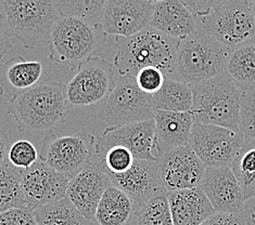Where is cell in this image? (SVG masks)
<instances>
[{
    "mask_svg": "<svg viewBox=\"0 0 255 225\" xmlns=\"http://www.w3.org/2000/svg\"><path fill=\"white\" fill-rule=\"evenodd\" d=\"M107 36L100 22L61 16L48 40L49 60L57 64L78 68L106 49Z\"/></svg>",
    "mask_w": 255,
    "mask_h": 225,
    "instance_id": "cell-3",
    "label": "cell"
},
{
    "mask_svg": "<svg viewBox=\"0 0 255 225\" xmlns=\"http://www.w3.org/2000/svg\"><path fill=\"white\" fill-rule=\"evenodd\" d=\"M154 1L109 0L105 3L100 24L107 35L130 37L150 26Z\"/></svg>",
    "mask_w": 255,
    "mask_h": 225,
    "instance_id": "cell-14",
    "label": "cell"
},
{
    "mask_svg": "<svg viewBox=\"0 0 255 225\" xmlns=\"http://www.w3.org/2000/svg\"><path fill=\"white\" fill-rule=\"evenodd\" d=\"M177 46L178 40L149 26L130 37L114 38L117 54L113 64L120 76L136 77L142 69L156 68L165 77L177 79L175 72Z\"/></svg>",
    "mask_w": 255,
    "mask_h": 225,
    "instance_id": "cell-1",
    "label": "cell"
},
{
    "mask_svg": "<svg viewBox=\"0 0 255 225\" xmlns=\"http://www.w3.org/2000/svg\"><path fill=\"white\" fill-rule=\"evenodd\" d=\"M233 172L241 187L245 202L255 197V140L245 141L232 166Z\"/></svg>",
    "mask_w": 255,
    "mask_h": 225,
    "instance_id": "cell-27",
    "label": "cell"
},
{
    "mask_svg": "<svg viewBox=\"0 0 255 225\" xmlns=\"http://www.w3.org/2000/svg\"><path fill=\"white\" fill-rule=\"evenodd\" d=\"M21 171L9 162L0 166V214L25 207L22 192Z\"/></svg>",
    "mask_w": 255,
    "mask_h": 225,
    "instance_id": "cell-28",
    "label": "cell"
},
{
    "mask_svg": "<svg viewBox=\"0 0 255 225\" xmlns=\"http://www.w3.org/2000/svg\"><path fill=\"white\" fill-rule=\"evenodd\" d=\"M244 145L241 131L204 124L192 127L189 147L206 168L230 167Z\"/></svg>",
    "mask_w": 255,
    "mask_h": 225,
    "instance_id": "cell-10",
    "label": "cell"
},
{
    "mask_svg": "<svg viewBox=\"0 0 255 225\" xmlns=\"http://www.w3.org/2000/svg\"><path fill=\"white\" fill-rule=\"evenodd\" d=\"M99 161L103 162L105 170L113 174L124 173L131 168L135 157L131 151L122 147H113L109 149Z\"/></svg>",
    "mask_w": 255,
    "mask_h": 225,
    "instance_id": "cell-33",
    "label": "cell"
},
{
    "mask_svg": "<svg viewBox=\"0 0 255 225\" xmlns=\"http://www.w3.org/2000/svg\"><path fill=\"white\" fill-rule=\"evenodd\" d=\"M3 89H2V87L0 86V114H1V96H2V94H3Z\"/></svg>",
    "mask_w": 255,
    "mask_h": 225,
    "instance_id": "cell-40",
    "label": "cell"
},
{
    "mask_svg": "<svg viewBox=\"0 0 255 225\" xmlns=\"http://www.w3.org/2000/svg\"><path fill=\"white\" fill-rule=\"evenodd\" d=\"M227 53L228 48L202 29H197L187 38L178 41L175 63L176 78L192 86L223 74Z\"/></svg>",
    "mask_w": 255,
    "mask_h": 225,
    "instance_id": "cell-6",
    "label": "cell"
},
{
    "mask_svg": "<svg viewBox=\"0 0 255 225\" xmlns=\"http://www.w3.org/2000/svg\"><path fill=\"white\" fill-rule=\"evenodd\" d=\"M156 111L191 112L192 91L191 86L178 79L165 78L159 92L152 95Z\"/></svg>",
    "mask_w": 255,
    "mask_h": 225,
    "instance_id": "cell-25",
    "label": "cell"
},
{
    "mask_svg": "<svg viewBox=\"0 0 255 225\" xmlns=\"http://www.w3.org/2000/svg\"><path fill=\"white\" fill-rule=\"evenodd\" d=\"M138 204L120 188H107L97 207L95 225H130L137 217Z\"/></svg>",
    "mask_w": 255,
    "mask_h": 225,
    "instance_id": "cell-23",
    "label": "cell"
},
{
    "mask_svg": "<svg viewBox=\"0 0 255 225\" xmlns=\"http://www.w3.org/2000/svg\"><path fill=\"white\" fill-rule=\"evenodd\" d=\"M11 48L12 45L10 41V37L7 33V29H5L2 15L0 13V60H2L4 58V56L9 52Z\"/></svg>",
    "mask_w": 255,
    "mask_h": 225,
    "instance_id": "cell-37",
    "label": "cell"
},
{
    "mask_svg": "<svg viewBox=\"0 0 255 225\" xmlns=\"http://www.w3.org/2000/svg\"><path fill=\"white\" fill-rule=\"evenodd\" d=\"M248 4L249 7H250L251 11L253 12L254 17H255V0H248Z\"/></svg>",
    "mask_w": 255,
    "mask_h": 225,
    "instance_id": "cell-39",
    "label": "cell"
},
{
    "mask_svg": "<svg viewBox=\"0 0 255 225\" xmlns=\"http://www.w3.org/2000/svg\"><path fill=\"white\" fill-rule=\"evenodd\" d=\"M167 200L174 225H202L216 214L199 187L167 192Z\"/></svg>",
    "mask_w": 255,
    "mask_h": 225,
    "instance_id": "cell-20",
    "label": "cell"
},
{
    "mask_svg": "<svg viewBox=\"0 0 255 225\" xmlns=\"http://www.w3.org/2000/svg\"><path fill=\"white\" fill-rule=\"evenodd\" d=\"M39 160L37 149L28 140H19L10 145L8 150V162L14 168L26 170Z\"/></svg>",
    "mask_w": 255,
    "mask_h": 225,
    "instance_id": "cell-31",
    "label": "cell"
},
{
    "mask_svg": "<svg viewBox=\"0 0 255 225\" xmlns=\"http://www.w3.org/2000/svg\"><path fill=\"white\" fill-rule=\"evenodd\" d=\"M202 225H255V214L251 209H244L235 214L216 212Z\"/></svg>",
    "mask_w": 255,
    "mask_h": 225,
    "instance_id": "cell-35",
    "label": "cell"
},
{
    "mask_svg": "<svg viewBox=\"0 0 255 225\" xmlns=\"http://www.w3.org/2000/svg\"><path fill=\"white\" fill-rule=\"evenodd\" d=\"M154 121L159 154L175 148L189 145L191 130L194 125L191 113L156 111Z\"/></svg>",
    "mask_w": 255,
    "mask_h": 225,
    "instance_id": "cell-21",
    "label": "cell"
},
{
    "mask_svg": "<svg viewBox=\"0 0 255 225\" xmlns=\"http://www.w3.org/2000/svg\"><path fill=\"white\" fill-rule=\"evenodd\" d=\"M199 188L216 212L235 214L245 209L244 194L230 167L206 168Z\"/></svg>",
    "mask_w": 255,
    "mask_h": 225,
    "instance_id": "cell-17",
    "label": "cell"
},
{
    "mask_svg": "<svg viewBox=\"0 0 255 225\" xmlns=\"http://www.w3.org/2000/svg\"><path fill=\"white\" fill-rule=\"evenodd\" d=\"M68 106L66 86L47 80L11 98L7 112L19 131L42 132L65 123Z\"/></svg>",
    "mask_w": 255,
    "mask_h": 225,
    "instance_id": "cell-2",
    "label": "cell"
},
{
    "mask_svg": "<svg viewBox=\"0 0 255 225\" xmlns=\"http://www.w3.org/2000/svg\"><path fill=\"white\" fill-rule=\"evenodd\" d=\"M156 166L161 185L166 192L198 188L206 169L189 145L160 153Z\"/></svg>",
    "mask_w": 255,
    "mask_h": 225,
    "instance_id": "cell-13",
    "label": "cell"
},
{
    "mask_svg": "<svg viewBox=\"0 0 255 225\" xmlns=\"http://www.w3.org/2000/svg\"><path fill=\"white\" fill-rule=\"evenodd\" d=\"M113 147H122L130 150L135 159L156 161L159 151L154 119L107 128L101 137L97 138L96 156L98 161Z\"/></svg>",
    "mask_w": 255,
    "mask_h": 225,
    "instance_id": "cell-12",
    "label": "cell"
},
{
    "mask_svg": "<svg viewBox=\"0 0 255 225\" xmlns=\"http://www.w3.org/2000/svg\"><path fill=\"white\" fill-rule=\"evenodd\" d=\"M34 217L37 225H95L66 196L35 209Z\"/></svg>",
    "mask_w": 255,
    "mask_h": 225,
    "instance_id": "cell-26",
    "label": "cell"
},
{
    "mask_svg": "<svg viewBox=\"0 0 255 225\" xmlns=\"http://www.w3.org/2000/svg\"><path fill=\"white\" fill-rule=\"evenodd\" d=\"M58 9L61 16L77 17V19L95 22L101 19L106 1L101 0H58Z\"/></svg>",
    "mask_w": 255,
    "mask_h": 225,
    "instance_id": "cell-30",
    "label": "cell"
},
{
    "mask_svg": "<svg viewBox=\"0 0 255 225\" xmlns=\"http://www.w3.org/2000/svg\"><path fill=\"white\" fill-rule=\"evenodd\" d=\"M155 112L152 95L139 89L135 77L125 75L120 76L98 117L111 127H117L154 119Z\"/></svg>",
    "mask_w": 255,
    "mask_h": 225,
    "instance_id": "cell-8",
    "label": "cell"
},
{
    "mask_svg": "<svg viewBox=\"0 0 255 225\" xmlns=\"http://www.w3.org/2000/svg\"><path fill=\"white\" fill-rule=\"evenodd\" d=\"M114 64L100 58L92 59L77 68L66 84L68 105L86 107L106 101L115 87Z\"/></svg>",
    "mask_w": 255,
    "mask_h": 225,
    "instance_id": "cell-11",
    "label": "cell"
},
{
    "mask_svg": "<svg viewBox=\"0 0 255 225\" xmlns=\"http://www.w3.org/2000/svg\"><path fill=\"white\" fill-rule=\"evenodd\" d=\"M191 91L194 124L240 131L241 91L225 73L192 84Z\"/></svg>",
    "mask_w": 255,
    "mask_h": 225,
    "instance_id": "cell-4",
    "label": "cell"
},
{
    "mask_svg": "<svg viewBox=\"0 0 255 225\" xmlns=\"http://www.w3.org/2000/svg\"><path fill=\"white\" fill-rule=\"evenodd\" d=\"M96 148L97 138L89 133L62 137L50 133L41 145L39 159L72 180L93 161Z\"/></svg>",
    "mask_w": 255,
    "mask_h": 225,
    "instance_id": "cell-9",
    "label": "cell"
},
{
    "mask_svg": "<svg viewBox=\"0 0 255 225\" xmlns=\"http://www.w3.org/2000/svg\"><path fill=\"white\" fill-rule=\"evenodd\" d=\"M224 73L241 92L255 87V37L229 48Z\"/></svg>",
    "mask_w": 255,
    "mask_h": 225,
    "instance_id": "cell-24",
    "label": "cell"
},
{
    "mask_svg": "<svg viewBox=\"0 0 255 225\" xmlns=\"http://www.w3.org/2000/svg\"><path fill=\"white\" fill-rule=\"evenodd\" d=\"M240 131L245 141L255 140V87L241 92Z\"/></svg>",
    "mask_w": 255,
    "mask_h": 225,
    "instance_id": "cell-32",
    "label": "cell"
},
{
    "mask_svg": "<svg viewBox=\"0 0 255 225\" xmlns=\"http://www.w3.org/2000/svg\"><path fill=\"white\" fill-rule=\"evenodd\" d=\"M196 21L198 29L228 49L255 37V17L248 1H215L209 13Z\"/></svg>",
    "mask_w": 255,
    "mask_h": 225,
    "instance_id": "cell-7",
    "label": "cell"
},
{
    "mask_svg": "<svg viewBox=\"0 0 255 225\" xmlns=\"http://www.w3.org/2000/svg\"><path fill=\"white\" fill-rule=\"evenodd\" d=\"M111 185L103 162L92 161L70 181L66 197L87 220L94 223L97 207L107 188Z\"/></svg>",
    "mask_w": 255,
    "mask_h": 225,
    "instance_id": "cell-16",
    "label": "cell"
},
{
    "mask_svg": "<svg viewBox=\"0 0 255 225\" xmlns=\"http://www.w3.org/2000/svg\"><path fill=\"white\" fill-rule=\"evenodd\" d=\"M68 176L56 171L41 160L21 171L22 192L25 207L33 210L66 196Z\"/></svg>",
    "mask_w": 255,
    "mask_h": 225,
    "instance_id": "cell-15",
    "label": "cell"
},
{
    "mask_svg": "<svg viewBox=\"0 0 255 225\" xmlns=\"http://www.w3.org/2000/svg\"><path fill=\"white\" fill-rule=\"evenodd\" d=\"M106 173L112 185L130 196L139 207L164 190L157 173L156 161L135 159L128 171L120 174L108 171Z\"/></svg>",
    "mask_w": 255,
    "mask_h": 225,
    "instance_id": "cell-18",
    "label": "cell"
},
{
    "mask_svg": "<svg viewBox=\"0 0 255 225\" xmlns=\"http://www.w3.org/2000/svg\"><path fill=\"white\" fill-rule=\"evenodd\" d=\"M0 13L9 37L19 40L24 49H33L39 40H49L61 17L57 1L36 0H0Z\"/></svg>",
    "mask_w": 255,
    "mask_h": 225,
    "instance_id": "cell-5",
    "label": "cell"
},
{
    "mask_svg": "<svg viewBox=\"0 0 255 225\" xmlns=\"http://www.w3.org/2000/svg\"><path fill=\"white\" fill-rule=\"evenodd\" d=\"M9 141L5 133L0 129V166L8 162V150H9Z\"/></svg>",
    "mask_w": 255,
    "mask_h": 225,
    "instance_id": "cell-38",
    "label": "cell"
},
{
    "mask_svg": "<svg viewBox=\"0 0 255 225\" xmlns=\"http://www.w3.org/2000/svg\"><path fill=\"white\" fill-rule=\"evenodd\" d=\"M150 27L176 40H183L198 29L196 17L181 0L154 1Z\"/></svg>",
    "mask_w": 255,
    "mask_h": 225,
    "instance_id": "cell-19",
    "label": "cell"
},
{
    "mask_svg": "<svg viewBox=\"0 0 255 225\" xmlns=\"http://www.w3.org/2000/svg\"><path fill=\"white\" fill-rule=\"evenodd\" d=\"M135 78L137 86L142 92L153 95L161 90L166 77L159 69L145 68L139 71Z\"/></svg>",
    "mask_w": 255,
    "mask_h": 225,
    "instance_id": "cell-34",
    "label": "cell"
},
{
    "mask_svg": "<svg viewBox=\"0 0 255 225\" xmlns=\"http://www.w3.org/2000/svg\"><path fill=\"white\" fill-rule=\"evenodd\" d=\"M44 72V64L39 61L16 56L0 66V86L13 98L39 84Z\"/></svg>",
    "mask_w": 255,
    "mask_h": 225,
    "instance_id": "cell-22",
    "label": "cell"
},
{
    "mask_svg": "<svg viewBox=\"0 0 255 225\" xmlns=\"http://www.w3.org/2000/svg\"><path fill=\"white\" fill-rule=\"evenodd\" d=\"M0 225H37V222L33 209L21 207L0 214Z\"/></svg>",
    "mask_w": 255,
    "mask_h": 225,
    "instance_id": "cell-36",
    "label": "cell"
},
{
    "mask_svg": "<svg viewBox=\"0 0 255 225\" xmlns=\"http://www.w3.org/2000/svg\"><path fill=\"white\" fill-rule=\"evenodd\" d=\"M136 225H174L165 190L155 194L139 207Z\"/></svg>",
    "mask_w": 255,
    "mask_h": 225,
    "instance_id": "cell-29",
    "label": "cell"
}]
</instances>
